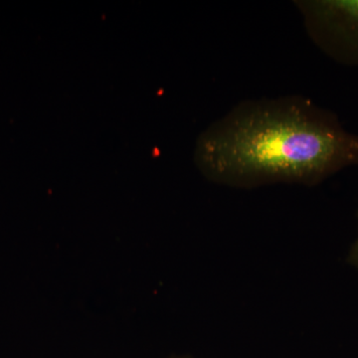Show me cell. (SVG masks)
I'll use <instances>...</instances> for the list:
<instances>
[{
  "mask_svg": "<svg viewBox=\"0 0 358 358\" xmlns=\"http://www.w3.org/2000/svg\"><path fill=\"white\" fill-rule=\"evenodd\" d=\"M169 358H194V357H188V355H173V357H171Z\"/></svg>",
  "mask_w": 358,
  "mask_h": 358,
  "instance_id": "4",
  "label": "cell"
},
{
  "mask_svg": "<svg viewBox=\"0 0 358 358\" xmlns=\"http://www.w3.org/2000/svg\"><path fill=\"white\" fill-rule=\"evenodd\" d=\"M313 44L334 62L358 66V0H298Z\"/></svg>",
  "mask_w": 358,
  "mask_h": 358,
  "instance_id": "2",
  "label": "cell"
},
{
  "mask_svg": "<svg viewBox=\"0 0 358 358\" xmlns=\"http://www.w3.org/2000/svg\"><path fill=\"white\" fill-rule=\"evenodd\" d=\"M194 162L205 178L229 187L315 186L358 166V134L305 96L248 100L200 134Z\"/></svg>",
  "mask_w": 358,
  "mask_h": 358,
  "instance_id": "1",
  "label": "cell"
},
{
  "mask_svg": "<svg viewBox=\"0 0 358 358\" xmlns=\"http://www.w3.org/2000/svg\"><path fill=\"white\" fill-rule=\"evenodd\" d=\"M357 221H358V210H357ZM348 263L350 265H352V267L357 268L358 270V234L357 239L353 242L352 245V248H350V252H348Z\"/></svg>",
  "mask_w": 358,
  "mask_h": 358,
  "instance_id": "3",
  "label": "cell"
}]
</instances>
